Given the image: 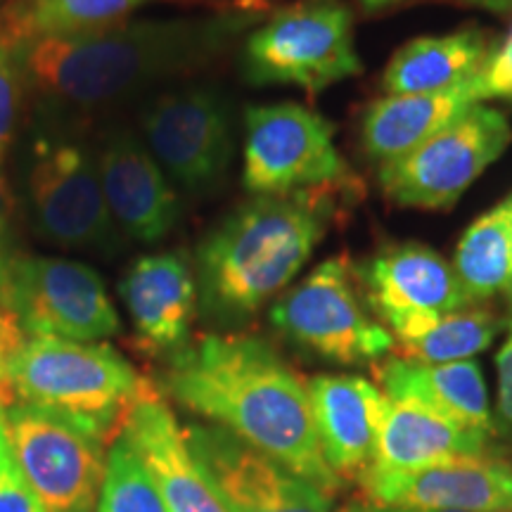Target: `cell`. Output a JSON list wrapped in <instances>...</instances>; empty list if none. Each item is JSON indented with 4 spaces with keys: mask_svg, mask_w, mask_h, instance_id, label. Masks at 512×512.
Returning a JSON list of instances; mask_svg holds the SVG:
<instances>
[{
    "mask_svg": "<svg viewBox=\"0 0 512 512\" xmlns=\"http://www.w3.org/2000/svg\"><path fill=\"white\" fill-rule=\"evenodd\" d=\"M510 121L484 102L377 171L387 200L399 207L446 209L508 150Z\"/></svg>",
    "mask_w": 512,
    "mask_h": 512,
    "instance_id": "11",
    "label": "cell"
},
{
    "mask_svg": "<svg viewBox=\"0 0 512 512\" xmlns=\"http://www.w3.org/2000/svg\"><path fill=\"white\" fill-rule=\"evenodd\" d=\"M271 323L290 342L339 366L377 363L394 349L392 332L366 311L342 256L323 261L275 299Z\"/></svg>",
    "mask_w": 512,
    "mask_h": 512,
    "instance_id": "9",
    "label": "cell"
},
{
    "mask_svg": "<svg viewBox=\"0 0 512 512\" xmlns=\"http://www.w3.org/2000/svg\"><path fill=\"white\" fill-rule=\"evenodd\" d=\"M0 306L24 337L98 342L121 330L119 313L102 278L74 259L10 254Z\"/></svg>",
    "mask_w": 512,
    "mask_h": 512,
    "instance_id": "8",
    "label": "cell"
},
{
    "mask_svg": "<svg viewBox=\"0 0 512 512\" xmlns=\"http://www.w3.org/2000/svg\"><path fill=\"white\" fill-rule=\"evenodd\" d=\"M204 41V29L190 22L143 19L15 48L29 88L62 128L107 117L174 79L202 55Z\"/></svg>",
    "mask_w": 512,
    "mask_h": 512,
    "instance_id": "2",
    "label": "cell"
},
{
    "mask_svg": "<svg viewBox=\"0 0 512 512\" xmlns=\"http://www.w3.org/2000/svg\"><path fill=\"white\" fill-rule=\"evenodd\" d=\"M147 0H15L3 12L0 41L19 43L38 38L91 34L112 27Z\"/></svg>",
    "mask_w": 512,
    "mask_h": 512,
    "instance_id": "25",
    "label": "cell"
},
{
    "mask_svg": "<svg viewBox=\"0 0 512 512\" xmlns=\"http://www.w3.org/2000/svg\"><path fill=\"white\" fill-rule=\"evenodd\" d=\"M95 157L102 192L121 235L140 245L162 242L176 228L181 204L140 133L110 128Z\"/></svg>",
    "mask_w": 512,
    "mask_h": 512,
    "instance_id": "15",
    "label": "cell"
},
{
    "mask_svg": "<svg viewBox=\"0 0 512 512\" xmlns=\"http://www.w3.org/2000/svg\"><path fill=\"white\" fill-rule=\"evenodd\" d=\"M503 323L494 313L463 309L441 316L408 318L387 328L399 358L418 363L470 361L491 347Z\"/></svg>",
    "mask_w": 512,
    "mask_h": 512,
    "instance_id": "24",
    "label": "cell"
},
{
    "mask_svg": "<svg viewBox=\"0 0 512 512\" xmlns=\"http://www.w3.org/2000/svg\"><path fill=\"white\" fill-rule=\"evenodd\" d=\"M22 62L17 48L0 41V171L8 157L12 136H15L19 95H22Z\"/></svg>",
    "mask_w": 512,
    "mask_h": 512,
    "instance_id": "29",
    "label": "cell"
},
{
    "mask_svg": "<svg viewBox=\"0 0 512 512\" xmlns=\"http://www.w3.org/2000/svg\"><path fill=\"white\" fill-rule=\"evenodd\" d=\"M363 275L370 306L382 318L384 328L408 318L463 311L475 304L456 266L415 242L384 249Z\"/></svg>",
    "mask_w": 512,
    "mask_h": 512,
    "instance_id": "17",
    "label": "cell"
},
{
    "mask_svg": "<svg viewBox=\"0 0 512 512\" xmlns=\"http://www.w3.org/2000/svg\"><path fill=\"white\" fill-rule=\"evenodd\" d=\"M337 216L330 188L256 195L197 247V290L204 309L247 318L297 278Z\"/></svg>",
    "mask_w": 512,
    "mask_h": 512,
    "instance_id": "3",
    "label": "cell"
},
{
    "mask_svg": "<svg viewBox=\"0 0 512 512\" xmlns=\"http://www.w3.org/2000/svg\"><path fill=\"white\" fill-rule=\"evenodd\" d=\"M373 508L512 512V465L491 456H465L411 472L368 470L358 477Z\"/></svg>",
    "mask_w": 512,
    "mask_h": 512,
    "instance_id": "14",
    "label": "cell"
},
{
    "mask_svg": "<svg viewBox=\"0 0 512 512\" xmlns=\"http://www.w3.org/2000/svg\"><path fill=\"white\" fill-rule=\"evenodd\" d=\"M24 339L27 337L19 330V325L10 318V313L0 306V384L5 382V370H8L10 356L15 354Z\"/></svg>",
    "mask_w": 512,
    "mask_h": 512,
    "instance_id": "32",
    "label": "cell"
},
{
    "mask_svg": "<svg viewBox=\"0 0 512 512\" xmlns=\"http://www.w3.org/2000/svg\"><path fill=\"white\" fill-rule=\"evenodd\" d=\"M242 183L252 195L358 185L335 145V126L297 102L249 107Z\"/></svg>",
    "mask_w": 512,
    "mask_h": 512,
    "instance_id": "10",
    "label": "cell"
},
{
    "mask_svg": "<svg viewBox=\"0 0 512 512\" xmlns=\"http://www.w3.org/2000/svg\"><path fill=\"white\" fill-rule=\"evenodd\" d=\"M361 72L351 15L339 0H299L254 31L245 48V79L256 86L320 93Z\"/></svg>",
    "mask_w": 512,
    "mask_h": 512,
    "instance_id": "7",
    "label": "cell"
},
{
    "mask_svg": "<svg viewBox=\"0 0 512 512\" xmlns=\"http://www.w3.org/2000/svg\"><path fill=\"white\" fill-rule=\"evenodd\" d=\"M377 382L389 399L418 403L439 418L489 439L496 432L482 368L475 361L418 363L396 356L377 366Z\"/></svg>",
    "mask_w": 512,
    "mask_h": 512,
    "instance_id": "20",
    "label": "cell"
},
{
    "mask_svg": "<svg viewBox=\"0 0 512 512\" xmlns=\"http://www.w3.org/2000/svg\"><path fill=\"white\" fill-rule=\"evenodd\" d=\"M29 211L36 235L48 245L114 256L124 235L102 192L98 157L64 128H50L31 145L27 176Z\"/></svg>",
    "mask_w": 512,
    "mask_h": 512,
    "instance_id": "5",
    "label": "cell"
},
{
    "mask_svg": "<svg viewBox=\"0 0 512 512\" xmlns=\"http://www.w3.org/2000/svg\"><path fill=\"white\" fill-rule=\"evenodd\" d=\"M489 437L463 430L418 403L387 396L370 470L411 472L453 458L486 456Z\"/></svg>",
    "mask_w": 512,
    "mask_h": 512,
    "instance_id": "22",
    "label": "cell"
},
{
    "mask_svg": "<svg viewBox=\"0 0 512 512\" xmlns=\"http://www.w3.org/2000/svg\"><path fill=\"white\" fill-rule=\"evenodd\" d=\"M10 219H12V197L8 190V181H5L3 171H0V252H5V245H8Z\"/></svg>",
    "mask_w": 512,
    "mask_h": 512,
    "instance_id": "34",
    "label": "cell"
},
{
    "mask_svg": "<svg viewBox=\"0 0 512 512\" xmlns=\"http://www.w3.org/2000/svg\"><path fill=\"white\" fill-rule=\"evenodd\" d=\"M10 254L8 252H0V287H3V278H5V266H8Z\"/></svg>",
    "mask_w": 512,
    "mask_h": 512,
    "instance_id": "37",
    "label": "cell"
},
{
    "mask_svg": "<svg viewBox=\"0 0 512 512\" xmlns=\"http://www.w3.org/2000/svg\"><path fill=\"white\" fill-rule=\"evenodd\" d=\"M498 366V425L512 437V318L508 320V337L496 356Z\"/></svg>",
    "mask_w": 512,
    "mask_h": 512,
    "instance_id": "31",
    "label": "cell"
},
{
    "mask_svg": "<svg viewBox=\"0 0 512 512\" xmlns=\"http://www.w3.org/2000/svg\"><path fill=\"white\" fill-rule=\"evenodd\" d=\"M373 508V505H370ZM375 512H470V510H422V508H375Z\"/></svg>",
    "mask_w": 512,
    "mask_h": 512,
    "instance_id": "36",
    "label": "cell"
},
{
    "mask_svg": "<svg viewBox=\"0 0 512 512\" xmlns=\"http://www.w3.org/2000/svg\"><path fill=\"white\" fill-rule=\"evenodd\" d=\"M119 434L143 460L171 512H226L159 389L152 387L133 403Z\"/></svg>",
    "mask_w": 512,
    "mask_h": 512,
    "instance_id": "19",
    "label": "cell"
},
{
    "mask_svg": "<svg viewBox=\"0 0 512 512\" xmlns=\"http://www.w3.org/2000/svg\"><path fill=\"white\" fill-rule=\"evenodd\" d=\"M19 467L48 512H98L112 441L83 422L34 403H3Z\"/></svg>",
    "mask_w": 512,
    "mask_h": 512,
    "instance_id": "6",
    "label": "cell"
},
{
    "mask_svg": "<svg viewBox=\"0 0 512 512\" xmlns=\"http://www.w3.org/2000/svg\"><path fill=\"white\" fill-rule=\"evenodd\" d=\"M479 76H482L486 100H512V34L501 48L494 50V55H491V60L486 62Z\"/></svg>",
    "mask_w": 512,
    "mask_h": 512,
    "instance_id": "30",
    "label": "cell"
},
{
    "mask_svg": "<svg viewBox=\"0 0 512 512\" xmlns=\"http://www.w3.org/2000/svg\"><path fill=\"white\" fill-rule=\"evenodd\" d=\"M309 399L320 453L339 482H358L375 460L387 396L358 375H318Z\"/></svg>",
    "mask_w": 512,
    "mask_h": 512,
    "instance_id": "18",
    "label": "cell"
},
{
    "mask_svg": "<svg viewBox=\"0 0 512 512\" xmlns=\"http://www.w3.org/2000/svg\"><path fill=\"white\" fill-rule=\"evenodd\" d=\"M486 102L482 76L444 93L384 95L363 114L361 140L370 162H394L463 117L467 110Z\"/></svg>",
    "mask_w": 512,
    "mask_h": 512,
    "instance_id": "21",
    "label": "cell"
},
{
    "mask_svg": "<svg viewBox=\"0 0 512 512\" xmlns=\"http://www.w3.org/2000/svg\"><path fill=\"white\" fill-rule=\"evenodd\" d=\"M337 512H375V508H370L368 503H361V501H351L347 505H342Z\"/></svg>",
    "mask_w": 512,
    "mask_h": 512,
    "instance_id": "35",
    "label": "cell"
},
{
    "mask_svg": "<svg viewBox=\"0 0 512 512\" xmlns=\"http://www.w3.org/2000/svg\"><path fill=\"white\" fill-rule=\"evenodd\" d=\"M368 10H380L387 8V5L394 3H406V0H361ZM463 3L477 5V8H484L489 12H496V15H505V12H512V0H463Z\"/></svg>",
    "mask_w": 512,
    "mask_h": 512,
    "instance_id": "33",
    "label": "cell"
},
{
    "mask_svg": "<svg viewBox=\"0 0 512 512\" xmlns=\"http://www.w3.org/2000/svg\"><path fill=\"white\" fill-rule=\"evenodd\" d=\"M159 389L335 498L342 482L320 453L309 382L271 344L204 335L169 356Z\"/></svg>",
    "mask_w": 512,
    "mask_h": 512,
    "instance_id": "1",
    "label": "cell"
},
{
    "mask_svg": "<svg viewBox=\"0 0 512 512\" xmlns=\"http://www.w3.org/2000/svg\"><path fill=\"white\" fill-rule=\"evenodd\" d=\"M98 512H171L124 434H117L107 453Z\"/></svg>",
    "mask_w": 512,
    "mask_h": 512,
    "instance_id": "27",
    "label": "cell"
},
{
    "mask_svg": "<svg viewBox=\"0 0 512 512\" xmlns=\"http://www.w3.org/2000/svg\"><path fill=\"white\" fill-rule=\"evenodd\" d=\"M140 138L164 174L192 195L214 190L233 159L230 107L211 86L155 95L140 110Z\"/></svg>",
    "mask_w": 512,
    "mask_h": 512,
    "instance_id": "12",
    "label": "cell"
},
{
    "mask_svg": "<svg viewBox=\"0 0 512 512\" xmlns=\"http://www.w3.org/2000/svg\"><path fill=\"white\" fill-rule=\"evenodd\" d=\"M494 50L482 31L415 38L392 57L382 76L387 95L444 93L482 72Z\"/></svg>",
    "mask_w": 512,
    "mask_h": 512,
    "instance_id": "23",
    "label": "cell"
},
{
    "mask_svg": "<svg viewBox=\"0 0 512 512\" xmlns=\"http://www.w3.org/2000/svg\"><path fill=\"white\" fill-rule=\"evenodd\" d=\"M505 297H508V304H510V311H512V290L505 292Z\"/></svg>",
    "mask_w": 512,
    "mask_h": 512,
    "instance_id": "38",
    "label": "cell"
},
{
    "mask_svg": "<svg viewBox=\"0 0 512 512\" xmlns=\"http://www.w3.org/2000/svg\"><path fill=\"white\" fill-rule=\"evenodd\" d=\"M185 437L226 512H332V496L223 427L188 425Z\"/></svg>",
    "mask_w": 512,
    "mask_h": 512,
    "instance_id": "13",
    "label": "cell"
},
{
    "mask_svg": "<svg viewBox=\"0 0 512 512\" xmlns=\"http://www.w3.org/2000/svg\"><path fill=\"white\" fill-rule=\"evenodd\" d=\"M143 356H171L188 344L197 309V280L183 252L147 254L119 283Z\"/></svg>",
    "mask_w": 512,
    "mask_h": 512,
    "instance_id": "16",
    "label": "cell"
},
{
    "mask_svg": "<svg viewBox=\"0 0 512 512\" xmlns=\"http://www.w3.org/2000/svg\"><path fill=\"white\" fill-rule=\"evenodd\" d=\"M150 389L152 384L110 344L27 337L10 356L0 403L50 408L114 441L126 413Z\"/></svg>",
    "mask_w": 512,
    "mask_h": 512,
    "instance_id": "4",
    "label": "cell"
},
{
    "mask_svg": "<svg viewBox=\"0 0 512 512\" xmlns=\"http://www.w3.org/2000/svg\"><path fill=\"white\" fill-rule=\"evenodd\" d=\"M453 266L475 302L512 290V192L465 230Z\"/></svg>",
    "mask_w": 512,
    "mask_h": 512,
    "instance_id": "26",
    "label": "cell"
},
{
    "mask_svg": "<svg viewBox=\"0 0 512 512\" xmlns=\"http://www.w3.org/2000/svg\"><path fill=\"white\" fill-rule=\"evenodd\" d=\"M0 512H48L12 453L5 432L3 403H0Z\"/></svg>",
    "mask_w": 512,
    "mask_h": 512,
    "instance_id": "28",
    "label": "cell"
}]
</instances>
